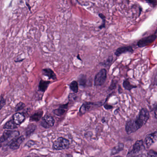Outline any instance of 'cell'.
Wrapping results in <instances>:
<instances>
[{
	"label": "cell",
	"mask_w": 157,
	"mask_h": 157,
	"mask_svg": "<svg viewBox=\"0 0 157 157\" xmlns=\"http://www.w3.org/2000/svg\"><path fill=\"white\" fill-rule=\"evenodd\" d=\"M107 78V71L105 68H103L96 75L94 83L96 86H102L105 82Z\"/></svg>",
	"instance_id": "6da1fadb"
},
{
	"label": "cell",
	"mask_w": 157,
	"mask_h": 157,
	"mask_svg": "<svg viewBox=\"0 0 157 157\" xmlns=\"http://www.w3.org/2000/svg\"><path fill=\"white\" fill-rule=\"evenodd\" d=\"M149 118V113L146 108H142L138 116L137 119H135L136 124L139 128L146 124Z\"/></svg>",
	"instance_id": "7a4b0ae2"
},
{
	"label": "cell",
	"mask_w": 157,
	"mask_h": 157,
	"mask_svg": "<svg viewBox=\"0 0 157 157\" xmlns=\"http://www.w3.org/2000/svg\"><path fill=\"white\" fill-rule=\"evenodd\" d=\"M69 147V141L63 137H59L54 142L53 148L57 150L66 149Z\"/></svg>",
	"instance_id": "3957f363"
},
{
	"label": "cell",
	"mask_w": 157,
	"mask_h": 157,
	"mask_svg": "<svg viewBox=\"0 0 157 157\" xmlns=\"http://www.w3.org/2000/svg\"><path fill=\"white\" fill-rule=\"evenodd\" d=\"M20 135V132L18 131H12V130H7L5 131L2 136L0 138V143H2L11 138L14 141L17 139Z\"/></svg>",
	"instance_id": "277c9868"
},
{
	"label": "cell",
	"mask_w": 157,
	"mask_h": 157,
	"mask_svg": "<svg viewBox=\"0 0 157 157\" xmlns=\"http://www.w3.org/2000/svg\"><path fill=\"white\" fill-rule=\"evenodd\" d=\"M55 120L51 115H46L45 116L41 121V125L45 128H49L54 125Z\"/></svg>",
	"instance_id": "5b68a950"
},
{
	"label": "cell",
	"mask_w": 157,
	"mask_h": 157,
	"mask_svg": "<svg viewBox=\"0 0 157 157\" xmlns=\"http://www.w3.org/2000/svg\"><path fill=\"white\" fill-rule=\"evenodd\" d=\"M102 105L101 103H93V102H86L84 103L80 108V113L82 115L85 114L87 111L90 110L92 108L93 106H96L97 107H99Z\"/></svg>",
	"instance_id": "8992f818"
},
{
	"label": "cell",
	"mask_w": 157,
	"mask_h": 157,
	"mask_svg": "<svg viewBox=\"0 0 157 157\" xmlns=\"http://www.w3.org/2000/svg\"><path fill=\"white\" fill-rule=\"evenodd\" d=\"M139 127L136 124L135 120H131L127 123L126 125V131L128 134L133 133L139 129Z\"/></svg>",
	"instance_id": "52a82bcc"
},
{
	"label": "cell",
	"mask_w": 157,
	"mask_h": 157,
	"mask_svg": "<svg viewBox=\"0 0 157 157\" xmlns=\"http://www.w3.org/2000/svg\"><path fill=\"white\" fill-rule=\"evenodd\" d=\"M156 38V36L154 35L143 38V39H141L138 42V46L139 47H144V46H146L154 42Z\"/></svg>",
	"instance_id": "ba28073f"
},
{
	"label": "cell",
	"mask_w": 157,
	"mask_h": 157,
	"mask_svg": "<svg viewBox=\"0 0 157 157\" xmlns=\"http://www.w3.org/2000/svg\"><path fill=\"white\" fill-rule=\"evenodd\" d=\"M157 141V131L149 134L146 137L145 139V143L146 146L149 148L153 143Z\"/></svg>",
	"instance_id": "9c48e42d"
},
{
	"label": "cell",
	"mask_w": 157,
	"mask_h": 157,
	"mask_svg": "<svg viewBox=\"0 0 157 157\" xmlns=\"http://www.w3.org/2000/svg\"><path fill=\"white\" fill-rule=\"evenodd\" d=\"M24 140V138L23 136L19 137L11 143L10 145V148L13 150L17 149L20 148V146L23 142Z\"/></svg>",
	"instance_id": "30bf717a"
},
{
	"label": "cell",
	"mask_w": 157,
	"mask_h": 157,
	"mask_svg": "<svg viewBox=\"0 0 157 157\" xmlns=\"http://www.w3.org/2000/svg\"><path fill=\"white\" fill-rule=\"evenodd\" d=\"M24 119H25V116L23 114L17 113L13 115V120L15 122V124L18 126L22 124L24 121Z\"/></svg>",
	"instance_id": "8fae6325"
},
{
	"label": "cell",
	"mask_w": 157,
	"mask_h": 157,
	"mask_svg": "<svg viewBox=\"0 0 157 157\" xmlns=\"http://www.w3.org/2000/svg\"><path fill=\"white\" fill-rule=\"evenodd\" d=\"M132 47L130 46H122V47H119L116 50L115 52V55L117 56H119L122 54L125 53L127 52H132Z\"/></svg>",
	"instance_id": "7c38bea8"
},
{
	"label": "cell",
	"mask_w": 157,
	"mask_h": 157,
	"mask_svg": "<svg viewBox=\"0 0 157 157\" xmlns=\"http://www.w3.org/2000/svg\"><path fill=\"white\" fill-rule=\"evenodd\" d=\"M42 74L46 76L49 78V79L55 80L57 79V76L54 71L50 68H45L42 70Z\"/></svg>",
	"instance_id": "4fadbf2b"
},
{
	"label": "cell",
	"mask_w": 157,
	"mask_h": 157,
	"mask_svg": "<svg viewBox=\"0 0 157 157\" xmlns=\"http://www.w3.org/2000/svg\"><path fill=\"white\" fill-rule=\"evenodd\" d=\"M144 148L143 142L142 140L137 141L133 146L132 150V153H137L143 149Z\"/></svg>",
	"instance_id": "5bb4252c"
},
{
	"label": "cell",
	"mask_w": 157,
	"mask_h": 157,
	"mask_svg": "<svg viewBox=\"0 0 157 157\" xmlns=\"http://www.w3.org/2000/svg\"><path fill=\"white\" fill-rule=\"evenodd\" d=\"M51 82L49 81H45L43 80H41L39 83V86H38V89L41 92L44 93L48 88L49 84H50Z\"/></svg>",
	"instance_id": "9a60e30c"
},
{
	"label": "cell",
	"mask_w": 157,
	"mask_h": 157,
	"mask_svg": "<svg viewBox=\"0 0 157 157\" xmlns=\"http://www.w3.org/2000/svg\"><path fill=\"white\" fill-rule=\"evenodd\" d=\"M43 115V111H40L36 112L33 115L31 116L30 118V120L31 121H39L42 117Z\"/></svg>",
	"instance_id": "2e32d148"
},
{
	"label": "cell",
	"mask_w": 157,
	"mask_h": 157,
	"mask_svg": "<svg viewBox=\"0 0 157 157\" xmlns=\"http://www.w3.org/2000/svg\"><path fill=\"white\" fill-rule=\"evenodd\" d=\"M17 127L18 125L15 124L13 120H11L6 123L3 128L5 129L12 130L17 128Z\"/></svg>",
	"instance_id": "e0dca14e"
},
{
	"label": "cell",
	"mask_w": 157,
	"mask_h": 157,
	"mask_svg": "<svg viewBox=\"0 0 157 157\" xmlns=\"http://www.w3.org/2000/svg\"><path fill=\"white\" fill-rule=\"evenodd\" d=\"M70 90L73 91L75 93H77L78 91V83L76 81L71 82L69 85Z\"/></svg>",
	"instance_id": "ac0fdd59"
},
{
	"label": "cell",
	"mask_w": 157,
	"mask_h": 157,
	"mask_svg": "<svg viewBox=\"0 0 157 157\" xmlns=\"http://www.w3.org/2000/svg\"><path fill=\"white\" fill-rule=\"evenodd\" d=\"M78 83L81 86L85 87L87 83L86 76L84 75H81L78 78Z\"/></svg>",
	"instance_id": "d6986e66"
},
{
	"label": "cell",
	"mask_w": 157,
	"mask_h": 157,
	"mask_svg": "<svg viewBox=\"0 0 157 157\" xmlns=\"http://www.w3.org/2000/svg\"><path fill=\"white\" fill-rule=\"evenodd\" d=\"M113 61V57L111 56H109L106 60L100 63V64L104 67H109L111 65Z\"/></svg>",
	"instance_id": "ffe728a7"
},
{
	"label": "cell",
	"mask_w": 157,
	"mask_h": 157,
	"mask_svg": "<svg viewBox=\"0 0 157 157\" xmlns=\"http://www.w3.org/2000/svg\"><path fill=\"white\" fill-rule=\"evenodd\" d=\"M123 85L125 89L127 90H129V91H130L131 89L135 88V87H136V86L131 85L128 80H125V81H124Z\"/></svg>",
	"instance_id": "44dd1931"
},
{
	"label": "cell",
	"mask_w": 157,
	"mask_h": 157,
	"mask_svg": "<svg viewBox=\"0 0 157 157\" xmlns=\"http://www.w3.org/2000/svg\"><path fill=\"white\" fill-rule=\"evenodd\" d=\"M35 129H36V126L34 124H31L29 125L26 129V135H29L31 134L35 130Z\"/></svg>",
	"instance_id": "7402d4cb"
},
{
	"label": "cell",
	"mask_w": 157,
	"mask_h": 157,
	"mask_svg": "<svg viewBox=\"0 0 157 157\" xmlns=\"http://www.w3.org/2000/svg\"><path fill=\"white\" fill-rule=\"evenodd\" d=\"M53 112L57 116H60L63 115H64V114H65V113L66 112V110L65 109H63V108H59L57 109L53 110Z\"/></svg>",
	"instance_id": "603a6c76"
},
{
	"label": "cell",
	"mask_w": 157,
	"mask_h": 157,
	"mask_svg": "<svg viewBox=\"0 0 157 157\" xmlns=\"http://www.w3.org/2000/svg\"><path fill=\"white\" fill-rule=\"evenodd\" d=\"M123 148V145L122 144H119L118 146L115 147L112 151V154H115L118 153Z\"/></svg>",
	"instance_id": "cb8c5ba5"
},
{
	"label": "cell",
	"mask_w": 157,
	"mask_h": 157,
	"mask_svg": "<svg viewBox=\"0 0 157 157\" xmlns=\"http://www.w3.org/2000/svg\"><path fill=\"white\" fill-rule=\"evenodd\" d=\"M117 83L118 81H116V80H112L111 84H110V86H109V88H108V91H112V90H114L116 87Z\"/></svg>",
	"instance_id": "d4e9b609"
},
{
	"label": "cell",
	"mask_w": 157,
	"mask_h": 157,
	"mask_svg": "<svg viewBox=\"0 0 157 157\" xmlns=\"http://www.w3.org/2000/svg\"><path fill=\"white\" fill-rule=\"evenodd\" d=\"M68 100L69 101H71V102H74V101H75L77 98V96L76 95L75 93H70L68 95Z\"/></svg>",
	"instance_id": "484cf974"
},
{
	"label": "cell",
	"mask_w": 157,
	"mask_h": 157,
	"mask_svg": "<svg viewBox=\"0 0 157 157\" xmlns=\"http://www.w3.org/2000/svg\"><path fill=\"white\" fill-rule=\"evenodd\" d=\"M147 157H157V152L152 150H150L148 152Z\"/></svg>",
	"instance_id": "4316f807"
},
{
	"label": "cell",
	"mask_w": 157,
	"mask_h": 157,
	"mask_svg": "<svg viewBox=\"0 0 157 157\" xmlns=\"http://www.w3.org/2000/svg\"><path fill=\"white\" fill-rule=\"evenodd\" d=\"M25 107V104L23 103H20V104H18L16 107V111H18L19 110H21Z\"/></svg>",
	"instance_id": "83f0119b"
},
{
	"label": "cell",
	"mask_w": 157,
	"mask_h": 157,
	"mask_svg": "<svg viewBox=\"0 0 157 157\" xmlns=\"http://www.w3.org/2000/svg\"><path fill=\"white\" fill-rule=\"evenodd\" d=\"M5 104V100L3 97H1L0 98V110L4 107Z\"/></svg>",
	"instance_id": "f1b7e54d"
},
{
	"label": "cell",
	"mask_w": 157,
	"mask_h": 157,
	"mask_svg": "<svg viewBox=\"0 0 157 157\" xmlns=\"http://www.w3.org/2000/svg\"><path fill=\"white\" fill-rule=\"evenodd\" d=\"M104 107L107 110H110V109H112L113 108V106L110 105L108 104H104Z\"/></svg>",
	"instance_id": "f546056e"
},
{
	"label": "cell",
	"mask_w": 157,
	"mask_h": 157,
	"mask_svg": "<svg viewBox=\"0 0 157 157\" xmlns=\"http://www.w3.org/2000/svg\"><path fill=\"white\" fill-rule=\"evenodd\" d=\"M68 104H69V103H67V104H64L60 105L59 108L64 109H67L68 108Z\"/></svg>",
	"instance_id": "4dcf8cb0"
},
{
	"label": "cell",
	"mask_w": 157,
	"mask_h": 157,
	"mask_svg": "<svg viewBox=\"0 0 157 157\" xmlns=\"http://www.w3.org/2000/svg\"><path fill=\"white\" fill-rule=\"evenodd\" d=\"M155 115L156 117L157 118V108H156V109H155Z\"/></svg>",
	"instance_id": "1f68e13d"
},
{
	"label": "cell",
	"mask_w": 157,
	"mask_h": 157,
	"mask_svg": "<svg viewBox=\"0 0 157 157\" xmlns=\"http://www.w3.org/2000/svg\"><path fill=\"white\" fill-rule=\"evenodd\" d=\"M155 83L157 85V75L156 76V78H155Z\"/></svg>",
	"instance_id": "d6a6232c"
},
{
	"label": "cell",
	"mask_w": 157,
	"mask_h": 157,
	"mask_svg": "<svg viewBox=\"0 0 157 157\" xmlns=\"http://www.w3.org/2000/svg\"><path fill=\"white\" fill-rule=\"evenodd\" d=\"M65 157H72V155H66V156Z\"/></svg>",
	"instance_id": "836d02e7"
},
{
	"label": "cell",
	"mask_w": 157,
	"mask_h": 157,
	"mask_svg": "<svg viewBox=\"0 0 157 157\" xmlns=\"http://www.w3.org/2000/svg\"><path fill=\"white\" fill-rule=\"evenodd\" d=\"M115 157H121V156H115Z\"/></svg>",
	"instance_id": "e575fe53"
},
{
	"label": "cell",
	"mask_w": 157,
	"mask_h": 157,
	"mask_svg": "<svg viewBox=\"0 0 157 157\" xmlns=\"http://www.w3.org/2000/svg\"><path fill=\"white\" fill-rule=\"evenodd\" d=\"M1 147V145H0V147Z\"/></svg>",
	"instance_id": "d590c367"
},
{
	"label": "cell",
	"mask_w": 157,
	"mask_h": 157,
	"mask_svg": "<svg viewBox=\"0 0 157 157\" xmlns=\"http://www.w3.org/2000/svg\"></svg>",
	"instance_id": "8d00e7d4"
},
{
	"label": "cell",
	"mask_w": 157,
	"mask_h": 157,
	"mask_svg": "<svg viewBox=\"0 0 157 157\" xmlns=\"http://www.w3.org/2000/svg\"></svg>",
	"instance_id": "74e56055"
}]
</instances>
